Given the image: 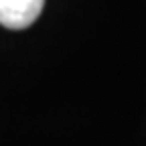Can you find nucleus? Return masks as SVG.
Segmentation results:
<instances>
[{
  "instance_id": "f257e3e1",
  "label": "nucleus",
  "mask_w": 146,
  "mask_h": 146,
  "mask_svg": "<svg viewBox=\"0 0 146 146\" xmlns=\"http://www.w3.org/2000/svg\"><path fill=\"white\" fill-rule=\"evenodd\" d=\"M45 0H0V25L6 29H27L39 18Z\"/></svg>"
}]
</instances>
